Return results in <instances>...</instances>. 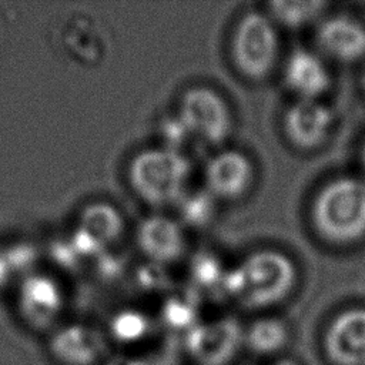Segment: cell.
<instances>
[{"label":"cell","mask_w":365,"mask_h":365,"mask_svg":"<svg viewBox=\"0 0 365 365\" xmlns=\"http://www.w3.org/2000/svg\"><path fill=\"white\" fill-rule=\"evenodd\" d=\"M295 282L297 267L287 254L258 250L227 269L221 291L244 308L258 309L285 299Z\"/></svg>","instance_id":"6da1fadb"},{"label":"cell","mask_w":365,"mask_h":365,"mask_svg":"<svg viewBox=\"0 0 365 365\" xmlns=\"http://www.w3.org/2000/svg\"><path fill=\"white\" fill-rule=\"evenodd\" d=\"M311 221L328 244L351 245L365 237V180L342 175L317 192Z\"/></svg>","instance_id":"7a4b0ae2"},{"label":"cell","mask_w":365,"mask_h":365,"mask_svg":"<svg viewBox=\"0 0 365 365\" xmlns=\"http://www.w3.org/2000/svg\"><path fill=\"white\" fill-rule=\"evenodd\" d=\"M190 174L188 158L170 147L145 148L128 165L131 190L144 202L155 207L178 202L187 192Z\"/></svg>","instance_id":"3957f363"},{"label":"cell","mask_w":365,"mask_h":365,"mask_svg":"<svg viewBox=\"0 0 365 365\" xmlns=\"http://www.w3.org/2000/svg\"><path fill=\"white\" fill-rule=\"evenodd\" d=\"M279 50L277 24L267 13L244 14L232 36V61L240 74L259 81L271 74Z\"/></svg>","instance_id":"277c9868"},{"label":"cell","mask_w":365,"mask_h":365,"mask_svg":"<svg viewBox=\"0 0 365 365\" xmlns=\"http://www.w3.org/2000/svg\"><path fill=\"white\" fill-rule=\"evenodd\" d=\"M177 117L190 137L210 145L224 143L232 127L231 111L225 100L208 87L187 90L180 100Z\"/></svg>","instance_id":"5b68a950"},{"label":"cell","mask_w":365,"mask_h":365,"mask_svg":"<svg viewBox=\"0 0 365 365\" xmlns=\"http://www.w3.org/2000/svg\"><path fill=\"white\" fill-rule=\"evenodd\" d=\"M244 344V329L232 317L197 322L185 334V349L198 365H228Z\"/></svg>","instance_id":"8992f818"},{"label":"cell","mask_w":365,"mask_h":365,"mask_svg":"<svg viewBox=\"0 0 365 365\" xmlns=\"http://www.w3.org/2000/svg\"><path fill=\"white\" fill-rule=\"evenodd\" d=\"M324 351L332 365H365V307L334 317L324 335Z\"/></svg>","instance_id":"52a82bcc"},{"label":"cell","mask_w":365,"mask_h":365,"mask_svg":"<svg viewBox=\"0 0 365 365\" xmlns=\"http://www.w3.org/2000/svg\"><path fill=\"white\" fill-rule=\"evenodd\" d=\"M254 181L251 160L238 150H222L212 155L204 168V190L215 200L241 198Z\"/></svg>","instance_id":"ba28073f"},{"label":"cell","mask_w":365,"mask_h":365,"mask_svg":"<svg viewBox=\"0 0 365 365\" xmlns=\"http://www.w3.org/2000/svg\"><path fill=\"white\" fill-rule=\"evenodd\" d=\"M334 111L319 100H297L284 114V131L292 145L315 150L331 135Z\"/></svg>","instance_id":"9c48e42d"},{"label":"cell","mask_w":365,"mask_h":365,"mask_svg":"<svg viewBox=\"0 0 365 365\" xmlns=\"http://www.w3.org/2000/svg\"><path fill=\"white\" fill-rule=\"evenodd\" d=\"M317 44L324 56L338 63L365 57V24L346 14L327 17L317 29Z\"/></svg>","instance_id":"30bf717a"},{"label":"cell","mask_w":365,"mask_h":365,"mask_svg":"<svg viewBox=\"0 0 365 365\" xmlns=\"http://www.w3.org/2000/svg\"><path fill=\"white\" fill-rule=\"evenodd\" d=\"M19 312L34 329H47L60 317L64 305L60 287L48 277L33 275L19 291Z\"/></svg>","instance_id":"8fae6325"},{"label":"cell","mask_w":365,"mask_h":365,"mask_svg":"<svg viewBox=\"0 0 365 365\" xmlns=\"http://www.w3.org/2000/svg\"><path fill=\"white\" fill-rule=\"evenodd\" d=\"M140 251L151 264L164 265L177 261L185 250L181 224L167 215H150L141 221L135 234Z\"/></svg>","instance_id":"7c38bea8"},{"label":"cell","mask_w":365,"mask_h":365,"mask_svg":"<svg viewBox=\"0 0 365 365\" xmlns=\"http://www.w3.org/2000/svg\"><path fill=\"white\" fill-rule=\"evenodd\" d=\"M103 352V335L83 324L57 329L48 342V354L58 365H96Z\"/></svg>","instance_id":"4fadbf2b"},{"label":"cell","mask_w":365,"mask_h":365,"mask_svg":"<svg viewBox=\"0 0 365 365\" xmlns=\"http://www.w3.org/2000/svg\"><path fill=\"white\" fill-rule=\"evenodd\" d=\"M123 231L124 221L120 211L108 202H94L80 215L76 245L80 252L93 254L113 244Z\"/></svg>","instance_id":"5bb4252c"},{"label":"cell","mask_w":365,"mask_h":365,"mask_svg":"<svg viewBox=\"0 0 365 365\" xmlns=\"http://www.w3.org/2000/svg\"><path fill=\"white\" fill-rule=\"evenodd\" d=\"M284 81L299 100H319L331 86V74L321 56L299 48L285 61Z\"/></svg>","instance_id":"9a60e30c"},{"label":"cell","mask_w":365,"mask_h":365,"mask_svg":"<svg viewBox=\"0 0 365 365\" xmlns=\"http://www.w3.org/2000/svg\"><path fill=\"white\" fill-rule=\"evenodd\" d=\"M288 341V328L274 317L255 319L244 331V344L257 355H272L279 352Z\"/></svg>","instance_id":"2e32d148"},{"label":"cell","mask_w":365,"mask_h":365,"mask_svg":"<svg viewBox=\"0 0 365 365\" xmlns=\"http://www.w3.org/2000/svg\"><path fill=\"white\" fill-rule=\"evenodd\" d=\"M324 1H271L268 16L275 24L298 29L314 21L325 9Z\"/></svg>","instance_id":"e0dca14e"},{"label":"cell","mask_w":365,"mask_h":365,"mask_svg":"<svg viewBox=\"0 0 365 365\" xmlns=\"http://www.w3.org/2000/svg\"><path fill=\"white\" fill-rule=\"evenodd\" d=\"M148 329V318L135 309H123L117 312L110 322L111 336L123 344H133L143 339Z\"/></svg>","instance_id":"ac0fdd59"},{"label":"cell","mask_w":365,"mask_h":365,"mask_svg":"<svg viewBox=\"0 0 365 365\" xmlns=\"http://www.w3.org/2000/svg\"><path fill=\"white\" fill-rule=\"evenodd\" d=\"M215 198L210 195L205 190L195 192H185L184 197L178 201L180 212L182 220L192 227H201L214 215L215 210Z\"/></svg>","instance_id":"d6986e66"},{"label":"cell","mask_w":365,"mask_h":365,"mask_svg":"<svg viewBox=\"0 0 365 365\" xmlns=\"http://www.w3.org/2000/svg\"><path fill=\"white\" fill-rule=\"evenodd\" d=\"M227 269L211 255L198 257L192 264V278L198 287L202 288H220L222 289V282Z\"/></svg>","instance_id":"ffe728a7"},{"label":"cell","mask_w":365,"mask_h":365,"mask_svg":"<svg viewBox=\"0 0 365 365\" xmlns=\"http://www.w3.org/2000/svg\"><path fill=\"white\" fill-rule=\"evenodd\" d=\"M163 318L170 327L184 331H188L197 324L192 307L190 305V302L182 301L180 298L170 299L165 304L163 309Z\"/></svg>","instance_id":"44dd1931"},{"label":"cell","mask_w":365,"mask_h":365,"mask_svg":"<svg viewBox=\"0 0 365 365\" xmlns=\"http://www.w3.org/2000/svg\"><path fill=\"white\" fill-rule=\"evenodd\" d=\"M106 365H141V358L131 356H115L110 359Z\"/></svg>","instance_id":"7402d4cb"},{"label":"cell","mask_w":365,"mask_h":365,"mask_svg":"<svg viewBox=\"0 0 365 365\" xmlns=\"http://www.w3.org/2000/svg\"><path fill=\"white\" fill-rule=\"evenodd\" d=\"M272 365H297V364L292 362V361H289V359H281V361H277V362L272 364Z\"/></svg>","instance_id":"603a6c76"},{"label":"cell","mask_w":365,"mask_h":365,"mask_svg":"<svg viewBox=\"0 0 365 365\" xmlns=\"http://www.w3.org/2000/svg\"><path fill=\"white\" fill-rule=\"evenodd\" d=\"M361 158H362V165H364V168H365V143H364V145H362V151H361Z\"/></svg>","instance_id":"cb8c5ba5"},{"label":"cell","mask_w":365,"mask_h":365,"mask_svg":"<svg viewBox=\"0 0 365 365\" xmlns=\"http://www.w3.org/2000/svg\"><path fill=\"white\" fill-rule=\"evenodd\" d=\"M362 88H364V91H365V71H364V74H362Z\"/></svg>","instance_id":"d4e9b609"}]
</instances>
